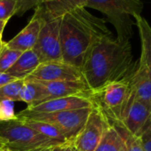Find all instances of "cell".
<instances>
[{
	"mask_svg": "<svg viewBox=\"0 0 151 151\" xmlns=\"http://www.w3.org/2000/svg\"><path fill=\"white\" fill-rule=\"evenodd\" d=\"M108 36L112 33L106 20L92 14L86 7L67 12L61 16L60 29L62 61L81 68L92 47Z\"/></svg>",
	"mask_w": 151,
	"mask_h": 151,
	"instance_id": "6da1fadb",
	"label": "cell"
},
{
	"mask_svg": "<svg viewBox=\"0 0 151 151\" xmlns=\"http://www.w3.org/2000/svg\"><path fill=\"white\" fill-rule=\"evenodd\" d=\"M133 65L131 43L122 44L108 36L92 47L81 70L85 82L93 92L124 78Z\"/></svg>",
	"mask_w": 151,
	"mask_h": 151,
	"instance_id": "7a4b0ae2",
	"label": "cell"
},
{
	"mask_svg": "<svg viewBox=\"0 0 151 151\" xmlns=\"http://www.w3.org/2000/svg\"><path fill=\"white\" fill-rule=\"evenodd\" d=\"M86 7L100 11L106 15V21L110 22L116 31V40L122 44L130 43L132 37L131 19L135 14L141 15L143 3L141 0H86Z\"/></svg>",
	"mask_w": 151,
	"mask_h": 151,
	"instance_id": "3957f363",
	"label": "cell"
},
{
	"mask_svg": "<svg viewBox=\"0 0 151 151\" xmlns=\"http://www.w3.org/2000/svg\"><path fill=\"white\" fill-rule=\"evenodd\" d=\"M91 101L93 107L102 113L109 124L121 123L132 101L130 85L125 78L109 83L93 91Z\"/></svg>",
	"mask_w": 151,
	"mask_h": 151,
	"instance_id": "277c9868",
	"label": "cell"
},
{
	"mask_svg": "<svg viewBox=\"0 0 151 151\" xmlns=\"http://www.w3.org/2000/svg\"><path fill=\"white\" fill-rule=\"evenodd\" d=\"M0 138L11 151H27L40 147L59 146L37 133L18 117L0 121Z\"/></svg>",
	"mask_w": 151,
	"mask_h": 151,
	"instance_id": "5b68a950",
	"label": "cell"
},
{
	"mask_svg": "<svg viewBox=\"0 0 151 151\" xmlns=\"http://www.w3.org/2000/svg\"><path fill=\"white\" fill-rule=\"evenodd\" d=\"M35 13L42 18L43 23L33 51L38 56L41 63L61 61L62 54L60 38L61 16L50 15L39 6L36 8Z\"/></svg>",
	"mask_w": 151,
	"mask_h": 151,
	"instance_id": "8992f818",
	"label": "cell"
},
{
	"mask_svg": "<svg viewBox=\"0 0 151 151\" xmlns=\"http://www.w3.org/2000/svg\"><path fill=\"white\" fill-rule=\"evenodd\" d=\"M92 108H84L78 109H71L55 113H29L24 110L20 112L17 116L21 118L31 119L40 122H45L58 128L63 136L70 142L77 137L78 132L84 127Z\"/></svg>",
	"mask_w": 151,
	"mask_h": 151,
	"instance_id": "52a82bcc",
	"label": "cell"
},
{
	"mask_svg": "<svg viewBox=\"0 0 151 151\" xmlns=\"http://www.w3.org/2000/svg\"><path fill=\"white\" fill-rule=\"evenodd\" d=\"M109 125L102 113L97 108L93 107L84 127L73 139V146L77 151H94Z\"/></svg>",
	"mask_w": 151,
	"mask_h": 151,
	"instance_id": "ba28073f",
	"label": "cell"
},
{
	"mask_svg": "<svg viewBox=\"0 0 151 151\" xmlns=\"http://www.w3.org/2000/svg\"><path fill=\"white\" fill-rule=\"evenodd\" d=\"M26 78L37 81H85L80 68L62 60L40 63Z\"/></svg>",
	"mask_w": 151,
	"mask_h": 151,
	"instance_id": "9c48e42d",
	"label": "cell"
},
{
	"mask_svg": "<svg viewBox=\"0 0 151 151\" xmlns=\"http://www.w3.org/2000/svg\"><path fill=\"white\" fill-rule=\"evenodd\" d=\"M134 99L151 106V77L142 61L138 60L126 76Z\"/></svg>",
	"mask_w": 151,
	"mask_h": 151,
	"instance_id": "30bf717a",
	"label": "cell"
},
{
	"mask_svg": "<svg viewBox=\"0 0 151 151\" xmlns=\"http://www.w3.org/2000/svg\"><path fill=\"white\" fill-rule=\"evenodd\" d=\"M33 80V79H32ZM45 89L48 100L63 97L90 98L92 91L85 81H38Z\"/></svg>",
	"mask_w": 151,
	"mask_h": 151,
	"instance_id": "8fae6325",
	"label": "cell"
},
{
	"mask_svg": "<svg viewBox=\"0 0 151 151\" xmlns=\"http://www.w3.org/2000/svg\"><path fill=\"white\" fill-rule=\"evenodd\" d=\"M93 107L90 98L85 97H63L47 100L35 106L27 107L24 111L29 113H55L65 110L78 109Z\"/></svg>",
	"mask_w": 151,
	"mask_h": 151,
	"instance_id": "7c38bea8",
	"label": "cell"
},
{
	"mask_svg": "<svg viewBox=\"0 0 151 151\" xmlns=\"http://www.w3.org/2000/svg\"><path fill=\"white\" fill-rule=\"evenodd\" d=\"M150 119L151 106L132 97V101L121 123L128 132L139 136Z\"/></svg>",
	"mask_w": 151,
	"mask_h": 151,
	"instance_id": "4fadbf2b",
	"label": "cell"
},
{
	"mask_svg": "<svg viewBox=\"0 0 151 151\" xmlns=\"http://www.w3.org/2000/svg\"><path fill=\"white\" fill-rule=\"evenodd\" d=\"M42 23V18L35 13L29 22L21 32L10 41L6 42V46L22 52L32 50L37 41Z\"/></svg>",
	"mask_w": 151,
	"mask_h": 151,
	"instance_id": "5bb4252c",
	"label": "cell"
},
{
	"mask_svg": "<svg viewBox=\"0 0 151 151\" xmlns=\"http://www.w3.org/2000/svg\"><path fill=\"white\" fill-rule=\"evenodd\" d=\"M40 60L37 53L32 50L23 52L15 63L6 73L18 79H25L36 70L40 64Z\"/></svg>",
	"mask_w": 151,
	"mask_h": 151,
	"instance_id": "9a60e30c",
	"label": "cell"
},
{
	"mask_svg": "<svg viewBox=\"0 0 151 151\" xmlns=\"http://www.w3.org/2000/svg\"><path fill=\"white\" fill-rule=\"evenodd\" d=\"M132 17L135 20L141 44V53L139 60L144 63L151 77V26L139 14H135Z\"/></svg>",
	"mask_w": 151,
	"mask_h": 151,
	"instance_id": "2e32d148",
	"label": "cell"
},
{
	"mask_svg": "<svg viewBox=\"0 0 151 151\" xmlns=\"http://www.w3.org/2000/svg\"><path fill=\"white\" fill-rule=\"evenodd\" d=\"M47 100V94L38 81L28 78L24 79V83L20 93L21 101L25 102L28 107H31Z\"/></svg>",
	"mask_w": 151,
	"mask_h": 151,
	"instance_id": "e0dca14e",
	"label": "cell"
},
{
	"mask_svg": "<svg viewBox=\"0 0 151 151\" xmlns=\"http://www.w3.org/2000/svg\"><path fill=\"white\" fill-rule=\"evenodd\" d=\"M18 117V116H17ZM22 121H24L29 127H31L33 130H35L37 133L42 135L43 137L46 138L47 139L51 140L52 142L57 144V145H65L69 143L63 134L60 132V131L56 128L54 125L45 123V122H40L31 119H26V118H21Z\"/></svg>",
	"mask_w": 151,
	"mask_h": 151,
	"instance_id": "ac0fdd59",
	"label": "cell"
},
{
	"mask_svg": "<svg viewBox=\"0 0 151 151\" xmlns=\"http://www.w3.org/2000/svg\"><path fill=\"white\" fill-rule=\"evenodd\" d=\"M86 0H49L39 6L46 14L53 16H62L68 11L76 8L86 7Z\"/></svg>",
	"mask_w": 151,
	"mask_h": 151,
	"instance_id": "d6986e66",
	"label": "cell"
},
{
	"mask_svg": "<svg viewBox=\"0 0 151 151\" xmlns=\"http://www.w3.org/2000/svg\"><path fill=\"white\" fill-rule=\"evenodd\" d=\"M94 151H126L124 139L115 126H108Z\"/></svg>",
	"mask_w": 151,
	"mask_h": 151,
	"instance_id": "ffe728a7",
	"label": "cell"
},
{
	"mask_svg": "<svg viewBox=\"0 0 151 151\" xmlns=\"http://www.w3.org/2000/svg\"><path fill=\"white\" fill-rule=\"evenodd\" d=\"M111 125L115 126L123 137L126 151H143L142 145L139 136H136L128 132L125 129V127L122 124V123H114L111 124Z\"/></svg>",
	"mask_w": 151,
	"mask_h": 151,
	"instance_id": "44dd1931",
	"label": "cell"
},
{
	"mask_svg": "<svg viewBox=\"0 0 151 151\" xmlns=\"http://www.w3.org/2000/svg\"><path fill=\"white\" fill-rule=\"evenodd\" d=\"M24 79H18L0 87V101H12L14 102L21 101L20 93L23 86Z\"/></svg>",
	"mask_w": 151,
	"mask_h": 151,
	"instance_id": "7402d4cb",
	"label": "cell"
},
{
	"mask_svg": "<svg viewBox=\"0 0 151 151\" xmlns=\"http://www.w3.org/2000/svg\"><path fill=\"white\" fill-rule=\"evenodd\" d=\"M22 53V52L20 51L10 49L5 44L0 52V72L6 73L8 69L11 68V67L15 63Z\"/></svg>",
	"mask_w": 151,
	"mask_h": 151,
	"instance_id": "603a6c76",
	"label": "cell"
},
{
	"mask_svg": "<svg viewBox=\"0 0 151 151\" xmlns=\"http://www.w3.org/2000/svg\"><path fill=\"white\" fill-rule=\"evenodd\" d=\"M18 6L15 0H0V20L8 22L17 14Z\"/></svg>",
	"mask_w": 151,
	"mask_h": 151,
	"instance_id": "cb8c5ba5",
	"label": "cell"
},
{
	"mask_svg": "<svg viewBox=\"0 0 151 151\" xmlns=\"http://www.w3.org/2000/svg\"><path fill=\"white\" fill-rule=\"evenodd\" d=\"M17 117L14 111V102L12 101H0V121L13 120Z\"/></svg>",
	"mask_w": 151,
	"mask_h": 151,
	"instance_id": "d4e9b609",
	"label": "cell"
},
{
	"mask_svg": "<svg viewBox=\"0 0 151 151\" xmlns=\"http://www.w3.org/2000/svg\"><path fill=\"white\" fill-rule=\"evenodd\" d=\"M15 1L17 2V6H18L16 15L22 16L27 11L32 8H37L39 6L48 2L49 0H15Z\"/></svg>",
	"mask_w": 151,
	"mask_h": 151,
	"instance_id": "484cf974",
	"label": "cell"
},
{
	"mask_svg": "<svg viewBox=\"0 0 151 151\" xmlns=\"http://www.w3.org/2000/svg\"><path fill=\"white\" fill-rule=\"evenodd\" d=\"M143 151H151V119L139 135Z\"/></svg>",
	"mask_w": 151,
	"mask_h": 151,
	"instance_id": "4316f807",
	"label": "cell"
},
{
	"mask_svg": "<svg viewBox=\"0 0 151 151\" xmlns=\"http://www.w3.org/2000/svg\"><path fill=\"white\" fill-rule=\"evenodd\" d=\"M15 80H18V78H15L12 77L8 73H1L0 72V87H2L9 83H12Z\"/></svg>",
	"mask_w": 151,
	"mask_h": 151,
	"instance_id": "83f0119b",
	"label": "cell"
},
{
	"mask_svg": "<svg viewBox=\"0 0 151 151\" xmlns=\"http://www.w3.org/2000/svg\"><path fill=\"white\" fill-rule=\"evenodd\" d=\"M60 151H77V149L75 148L72 142H69L68 144L62 145L61 148H60Z\"/></svg>",
	"mask_w": 151,
	"mask_h": 151,
	"instance_id": "f1b7e54d",
	"label": "cell"
},
{
	"mask_svg": "<svg viewBox=\"0 0 151 151\" xmlns=\"http://www.w3.org/2000/svg\"><path fill=\"white\" fill-rule=\"evenodd\" d=\"M60 146V145H59ZM53 147L55 146H47V147H37V148H33V149H29L27 151H52V149L53 148Z\"/></svg>",
	"mask_w": 151,
	"mask_h": 151,
	"instance_id": "f546056e",
	"label": "cell"
},
{
	"mask_svg": "<svg viewBox=\"0 0 151 151\" xmlns=\"http://www.w3.org/2000/svg\"><path fill=\"white\" fill-rule=\"evenodd\" d=\"M0 151H11L7 147L6 143L1 138H0Z\"/></svg>",
	"mask_w": 151,
	"mask_h": 151,
	"instance_id": "4dcf8cb0",
	"label": "cell"
},
{
	"mask_svg": "<svg viewBox=\"0 0 151 151\" xmlns=\"http://www.w3.org/2000/svg\"><path fill=\"white\" fill-rule=\"evenodd\" d=\"M8 22H6V21H2V20H0V37H2L3 35V31L6 26Z\"/></svg>",
	"mask_w": 151,
	"mask_h": 151,
	"instance_id": "1f68e13d",
	"label": "cell"
},
{
	"mask_svg": "<svg viewBox=\"0 0 151 151\" xmlns=\"http://www.w3.org/2000/svg\"><path fill=\"white\" fill-rule=\"evenodd\" d=\"M61 146H62V145H60V146H55V147H53V148L52 149V151H60Z\"/></svg>",
	"mask_w": 151,
	"mask_h": 151,
	"instance_id": "d6a6232c",
	"label": "cell"
},
{
	"mask_svg": "<svg viewBox=\"0 0 151 151\" xmlns=\"http://www.w3.org/2000/svg\"><path fill=\"white\" fill-rule=\"evenodd\" d=\"M5 44H6V42H4V41H1V42H0V52H1V50H2L3 46L5 45Z\"/></svg>",
	"mask_w": 151,
	"mask_h": 151,
	"instance_id": "836d02e7",
	"label": "cell"
},
{
	"mask_svg": "<svg viewBox=\"0 0 151 151\" xmlns=\"http://www.w3.org/2000/svg\"><path fill=\"white\" fill-rule=\"evenodd\" d=\"M1 41H3L2 40V37H0V42H1Z\"/></svg>",
	"mask_w": 151,
	"mask_h": 151,
	"instance_id": "e575fe53",
	"label": "cell"
}]
</instances>
